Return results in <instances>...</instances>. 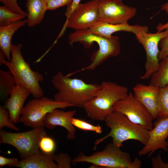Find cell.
<instances>
[{"mask_svg": "<svg viewBox=\"0 0 168 168\" xmlns=\"http://www.w3.org/2000/svg\"><path fill=\"white\" fill-rule=\"evenodd\" d=\"M51 82L58 91L54 95L55 101L80 108L95 97L100 86L94 83H87L80 79L70 78L60 71L53 77Z\"/></svg>", "mask_w": 168, "mask_h": 168, "instance_id": "1", "label": "cell"}, {"mask_svg": "<svg viewBox=\"0 0 168 168\" xmlns=\"http://www.w3.org/2000/svg\"><path fill=\"white\" fill-rule=\"evenodd\" d=\"M68 40L69 44L71 46L74 43L79 42L85 48L89 49L93 43L96 42L99 47L91 56V63L86 67L73 72V74L86 70H94L107 59L116 57L120 53V45L118 37H105L91 32L88 29L76 30L70 33Z\"/></svg>", "mask_w": 168, "mask_h": 168, "instance_id": "2", "label": "cell"}, {"mask_svg": "<svg viewBox=\"0 0 168 168\" xmlns=\"http://www.w3.org/2000/svg\"><path fill=\"white\" fill-rule=\"evenodd\" d=\"M22 47L20 44H12L10 61L5 59V56L0 50V66L4 64L8 68L15 78L16 85L26 88L35 98H40L44 95L40 84L44 80L43 76L38 72L33 71L25 61L22 55Z\"/></svg>", "mask_w": 168, "mask_h": 168, "instance_id": "3", "label": "cell"}, {"mask_svg": "<svg viewBox=\"0 0 168 168\" xmlns=\"http://www.w3.org/2000/svg\"><path fill=\"white\" fill-rule=\"evenodd\" d=\"M104 121L110 131L105 136L96 140L93 147L95 150L98 144L109 137L112 138V142L120 147L123 146V142L128 140L137 141L144 145L148 141L149 130L133 122L120 112L113 111L106 117Z\"/></svg>", "mask_w": 168, "mask_h": 168, "instance_id": "4", "label": "cell"}, {"mask_svg": "<svg viewBox=\"0 0 168 168\" xmlns=\"http://www.w3.org/2000/svg\"><path fill=\"white\" fill-rule=\"evenodd\" d=\"M100 85L95 97L83 108L87 116L92 120L104 121L113 111L114 104L126 98L129 93L127 87L115 82L104 81Z\"/></svg>", "mask_w": 168, "mask_h": 168, "instance_id": "5", "label": "cell"}, {"mask_svg": "<svg viewBox=\"0 0 168 168\" xmlns=\"http://www.w3.org/2000/svg\"><path fill=\"white\" fill-rule=\"evenodd\" d=\"M73 164L87 162L92 164L89 168H140L142 162L138 157L132 160L128 152L122 151L120 147L113 142L109 143L102 151H98L90 156L81 152L72 160Z\"/></svg>", "mask_w": 168, "mask_h": 168, "instance_id": "6", "label": "cell"}, {"mask_svg": "<svg viewBox=\"0 0 168 168\" xmlns=\"http://www.w3.org/2000/svg\"><path fill=\"white\" fill-rule=\"evenodd\" d=\"M47 135L44 127L22 132L12 133L0 131V143L11 145L17 150L21 160L41 152L39 142L41 138Z\"/></svg>", "mask_w": 168, "mask_h": 168, "instance_id": "7", "label": "cell"}, {"mask_svg": "<svg viewBox=\"0 0 168 168\" xmlns=\"http://www.w3.org/2000/svg\"><path fill=\"white\" fill-rule=\"evenodd\" d=\"M72 107L73 106L68 103L56 101L44 96L39 99L35 98L30 100L24 106L18 122L32 128L44 127V120L47 114L56 109Z\"/></svg>", "mask_w": 168, "mask_h": 168, "instance_id": "8", "label": "cell"}, {"mask_svg": "<svg viewBox=\"0 0 168 168\" xmlns=\"http://www.w3.org/2000/svg\"><path fill=\"white\" fill-rule=\"evenodd\" d=\"M113 111L122 114L133 122L149 130L153 128L154 119L151 114L131 93L125 98L117 102L113 106Z\"/></svg>", "mask_w": 168, "mask_h": 168, "instance_id": "9", "label": "cell"}, {"mask_svg": "<svg viewBox=\"0 0 168 168\" xmlns=\"http://www.w3.org/2000/svg\"><path fill=\"white\" fill-rule=\"evenodd\" d=\"M123 0H98V21L112 24L128 22L136 9L125 5Z\"/></svg>", "mask_w": 168, "mask_h": 168, "instance_id": "10", "label": "cell"}, {"mask_svg": "<svg viewBox=\"0 0 168 168\" xmlns=\"http://www.w3.org/2000/svg\"><path fill=\"white\" fill-rule=\"evenodd\" d=\"M168 36V29L154 34H149L142 32L136 35L138 42L144 48L146 53L145 72L140 77L141 79H147L158 69L159 60L158 55V48L160 40Z\"/></svg>", "mask_w": 168, "mask_h": 168, "instance_id": "11", "label": "cell"}, {"mask_svg": "<svg viewBox=\"0 0 168 168\" xmlns=\"http://www.w3.org/2000/svg\"><path fill=\"white\" fill-rule=\"evenodd\" d=\"M98 0L80 3L66 19L62 32L66 28L76 30L89 28L98 21Z\"/></svg>", "mask_w": 168, "mask_h": 168, "instance_id": "12", "label": "cell"}, {"mask_svg": "<svg viewBox=\"0 0 168 168\" xmlns=\"http://www.w3.org/2000/svg\"><path fill=\"white\" fill-rule=\"evenodd\" d=\"M149 130V136L146 144L138 152L140 156L148 155L150 157L156 150L168 151V117L158 118Z\"/></svg>", "mask_w": 168, "mask_h": 168, "instance_id": "13", "label": "cell"}, {"mask_svg": "<svg viewBox=\"0 0 168 168\" xmlns=\"http://www.w3.org/2000/svg\"><path fill=\"white\" fill-rule=\"evenodd\" d=\"M56 109L47 114L43 121L44 127L53 129L59 126L64 128L67 131V138L68 139H75L76 131L75 127L71 122V119L77 112L75 110L64 111Z\"/></svg>", "mask_w": 168, "mask_h": 168, "instance_id": "14", "label": "cell"}, {"mask_svg": "<svg viewBox=\"0 0 168 168\" xmlns=\"http://www.w3.org/2000/svg\"><path fill=\"white\" fill-rule=\"evenodd\" d=\"M160 87L151 85L141 83L136 84L133 88V95L148 110L153 119L159 117L157 100Z\"/></svg>", "mask_w": 168, "mask_h": 168, "instance_id": "15", "label": "cell"}, {"mask_svg": "<svg viewBox=\"0 0 168 168\" xmlns=\"http://www.w3.org/2000/svg\"><path fill=\"white\" fill-rule=\"evenodd\" d=\"M30 94V92L26 88L16 85L4 103L3 106L8 111L10 119L14 123L18 122L25 101Z\"/></svg>", "mask_w": 168, "mask_h": 168, "instance_id": "16", "label": "cell"}, {"mask_svg": "<svg viewBox=\"0 0 168 168\" xmlns=\"http://www.w3.org/2000/svg\"><path fill=\"white\" fill-rule=\"evenodd\" d=\"M88 29L92 33L110 38L114 33L121 31L132 32L136 35L142 32H148V28L146 26L130 25L128 22L112 24L98 21Z\"/></svg>", "mask_w": 168, "mask_h": 168, "instance_id": "17", "label": "cell"}, {"mask_svg": "<svg viewBox=\"0 0 168 168\" xmlns=\"http://www.w3.org/2000/svg\"><path fill=\"white\" fill-rule=\"evenodd\" d=\"M54 153L46 154L41 152L18 161L12 167L21 168H58L54 160Z\"/></svg>", "mask_w": 168, "mask_h": 168, "instance_id": "18", "label": "cell"}, {"mask_svg": "<svg viewBox=\"0 0 168 168\" xmlns=\"http://www.w3.org/2000/svg\"><path fill=\"white\" fill-rule=\"evenodd\" d=\"M27 19L10 24L0 26V48L7 60L11 58L12 40L15 33L20 27L26 24Z\"/></svg>", "mask_w": 168, "mask_h": 168, "instance_id": "19", "label": "cell"}, {"mask_svg": "<svg viewBox=\"0 0 168 168\" xmlns=\"http://www.w3.org/2000/svg\"><path fill=\"white\" fill-rule=\"evenodd\" d=\"M26 7L27 13L26 25L32 27L40 24L48 10L45 0H26Z\"/></svg>", "mask_w": 168, "mask_h": 168, "instance_id": "20", "label": "cell"}, {"mask_svg": "<svg viewBox=\"0 0 168 168\" xmlns=\"http://www.w3.org/2000/svg\"><path fill=\"white\" fill-rule=\"evenodd\" d=\"M16 85L15 78L9 71L0 69V98L4 103Z\"/></svg>", "mask_w": 168, "mask_h": 168, "instance_id": "21", "label": "cell"}, {"mask_svg": "<svg viewBox=\"0 0 168 168\" xmlns=\"http://www.w3.org/2000/svg\"><path fill=\"white\" fill-rule=\"evenodd\" d=\"M160 61L158 69L150 77V83L159 87L168 85V56Z\"/></svg>", "mask_w": 168, "mask_h": 168, "instance_id": "22", "label": "cell"}, {"mask_svg": "<svg viewBox=\"0 0 168 168\" xmlns=\"http://www.w3.org/2000/svg\"><path fill=\"white\" fill-rule=\"evenodd\" d=\"M157 106L158 118L168 117V85L160 87Z\"/></svg>", "mask_w": 168, "mask_h": 168, "instance_id": "23", "label": "cell"}, {"mask_svg": "<svg viewBox=\"0 0 168 168\" xmlns=\"http://www.w3.org/2000/svg\"><path fill=\"white\" fill-rule=\"evenodd\" d=\"M25 17L11 11L4 5L0 7V26H6L21 21Z\"/></svg>", "mask_w": 168, "mask_h": 168, "instance_id": "24", "label": "cell"}, {"mask_svg": "<svg viewBox=\"0 0 168 168\" xmlns=\"http://www.w3.org/2000/svg\"><path fill=\"white\" fill-rule=\"evenodd\" d=\"M71 122L75 127L81 130L98 134H101L102 132V128L99 125H95L84 120L73 117L71 119Z\"/></svg>", "mask_w": 168, "mask_h": 168, "instance_id": "25", "label": "cell"}, {"mask_svg": "<svg viewBox=\"0 0 168 168\" xmlns=\"http://www.w3.org/2000/svg\"><path fill=\"white\" fill-rule=\"evenodd\" d=\"M7 128L16 131L19 130L11 120L9 112L3 106H0V130L3 128Z\"/></svg>", "mask_w": 168, "mask_h": 168, "instance_id": "26", "label": "cell"}, {"mask_svg": "<svg viewBox=\"0 0 168 168\" xmlns=\"http://www.w3.org/2000/svg\"><path fill=\"white\" fill-rule=\"evenodd\" d=\"M39 146L40 151L46 154L54 153L56 148V144L54 141L47 135L44 136L41 138Z\"/></svg>", "mask_w": 168, "mask_h": 168, "instance_id": "27", "label": "cell"}, {"mask_svg": "<svg viewBox=\"0 0 168 168\" xmlns=\"http://www.w3.org/2000/svg\"><path fill=\"white\" fill-rule=\"evenodd\" d=\"M54 160L57 163L58 168H70L72 159L67 153H60L54 154Z\"/></svg>", "mask_w": 168, "mask_h": 168, "instance_id": "28", "label": "cell"}, {"mask_svg": "<svg viewBox=\"0 0 168 168\" xmlns=\"http://www.w3.org/2000/svg\"><path fill=\"white\" fill-rule=\"evenodd\" d=\"M0 1L11 11L27 17V12L23 11L19 7L17 0H0Z\"/></svg>", "mask_w": 168, "mask_h": 168, "instance_id": "29", "label": "cell"}, {"mask_svg": "<svg viewBox=\"0 0 168 168\" xmlns=\"http://www.w3.org/2000/svg\"><path fill=\"white\" fill-rule=\"evenodd\" d=\"M48 10L54 11L65 6H68L72 0H45Z\"/></svg>", "mask_w": 168, "mask_h": 168, "instance_id": "30", "label": "cell"}, {"mask_svg": "<svg viewBox=\"0 0 168 168\" xmlns=\"http://www.w3.org/2000/svg\"><path fill=\"white\" fill-rule=\"evenodd\" d=\"M159 46L160 49L159 50L158 58L160 61L168 56V36L161 39Z\"/></svg>", "mask_w": 168, "mask_h": 168, "instance_id": "31", "label": "cell"}, {"mask_svg": "<svg viewBox=\"0 0 168 168\" xmlns=\"http://www.w3.org/2000/svg\"><path fill=\"white\" fill-rule=\"evenodd\" d=\"M152 167L153 168H168V162L165 163L161 157V151L155 157L151 158Z\"/></svg>", "mask_w": 168, "mask_h": 168, "instance_id": "32", "label": "cell"}, {"mask_svg": "<svg viewBox=\"0 0 168 168\" xmlns=\"http://www.w3.org/2000/svg\"><path fill=\"white\" fill-rule=\"evenodd\" d=\"M18 159L15 158H7L2 156H0V167L7 165L9 167H12V166L18 161Z\"/></svg>", "mask_w": 168, "mask_h": 168, "instance_id": "33", "label": "cell"}, {"mask_svg": "<svg viewBox=\"0 0 168 168\" xmlns=\"http://www.w3.org/2000/svg\"><path fill=\"white\" fill-rule=\"evenodd\" d=\"M81 0H72L71 3L67 6L65 12V16L68 18L76 7L80 3Z\"/></svg>", "mask_w": 168, "mask_h": 168, "instance_id": "34", "label": "cell"}, {"mask_svg": "<svg viewBox=\"0 0 168 168\" xmlns=\"http://www.w3.org/2000/svg\"><path fill=\"white\" fill-rule=\"evenodd\" d=\"M168 14V9L165 10ZM168 29V22L165 24L159 23L156 27L157 32H159Z\"/></svg>", "mask_w": 168, "mask_h": 168, "instance_id": "35", "label": "cell"}, {"mask_svg": "<svg viewBox=\"0 0 168 168\" xmlns=\"http://www.w3.org/2000/svg\"><path fill=\"white\" fill-rule=\"evenodd\" d=\"M168 9V2L164 4L161 6V10H165Z\"/></svg>", "mask_w": 168, "mask_h": 168, "instance_id": "36", "label": "cell"}, {"mask_svg": "<svg viewBox=\"0 0 168 168\" xmlns=\"http://www.w3.org/2000/svg\"><path fill=\"white\" fill-rule=\"evenodd\" d=\"M167 141L168 142V138H167Z\"/></svg>", "mask_w": 168, "mask_h": 168, "instance_id": "37", "label": "cell"}]
</instances>
